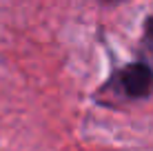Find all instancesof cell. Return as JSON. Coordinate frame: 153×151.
I'll return each instance as SVG.
<instances>
[{"mask_svg": "<svg viewBox=\"0 0 153 151\" xmlns=\"http://www.w3.org/2000/svg\"><path fill=\"white\" fill-rule=\"evenodd\" d=\"M122 87L133 98L149 96L153 89V71L146 65H129L122 71Z\"/></svg>", "mask_w": 153, "mask_h": 151, "instance_id": "obj_1", "label": "cell"}, {"mask_svg": "<svg viewBox=\"0 0 153 151\" xmlns=\"http://www.w3.org/2000/svg\"><path fill=\"white\" fill-rule=\"evenodd\" d=\"M144 31H146V36H149V38L153 40V16L144 22Z\"/></svg>", "mask_w": 153, "mask_h": 151, "instance_id": "obj_2", "label": "cell"}]
</instances>
